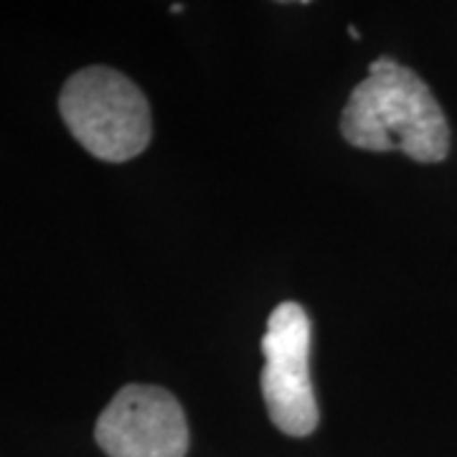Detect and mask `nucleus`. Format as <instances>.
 Listing matches in <instances>:
<instances>
[{
    "label": "nucleus",
    "mask_w": 457,
    "mask_h": 457,
    "mask_svg": "<svg viewBox=\"0 0 457 457\" xmlns=\"http://www.w3.org/2000/svg\"><path fill=\"white\" fill-rule=\"evenodd\" d=\"M345 143L371 153L399 150L417 163H440L450 153V125L440 102L411 69L378 56L351 92L341 114Z\"/></svg>",
    "instance_id": "f257e3e1"
},
{
    "label": "nucleus",
    "mask_w": 457,
    "mask_h": 457,
    "mask_svg": "<svg viewBox=\"0 0 457 457\" xmlns=\"http://www.w3.org/2000/svg\"><path fill=\"white\" fill-rule=\"evenodd\" d=\"M59 112L74 140L104 163L137 158L153 137L143 89L110 66H87L71 74L59 95Z\"/></svg>",
    "instance_id": "f03ea898"
},
{
    "label": "nucleus",
    "mask_w": 457,
    "mask_h": 457,
    "mask_svg": "<svg viewBox=\"0 0 457 457\" xmlns=\"http://www.w3.org/2000/svg\"><path fill=\"white\" fill-rule=\"evenodd\" d=\"M311 315L300 303L285 300L270 312L262 336V396L272 425L290 437H308L320 420L311 381Z\"/></svg>",
    "instance_id": "7ed1b4c3"
},
{
    "label": "nucleus",
    "mask_w": 457,
    "mask_h": 457,
    "mask_svg": "<svg viewBox=\"0 0 457 457\" xmlns=\"http://www.w3.org/2000/svg\"><path fill=\"white\" fill-rule=\"evenodd\" d=\"M95 440L107 457H186V411L168 389L128 384L102 409Z\"/></svg>",
    "instance_id": "20e7f679"
},
{
    "label": "nucleus",
    "mask_w": 457,
    "mask_h": 457,
    "mask_svg": "<svg viewBox=\"0 0 457 457\" xmlns=\"http://www.w3.org/2000/svg\"><path fill=\"white\" fill-rule=\"evenodd\" d=\"M348 36H351L353 41H359V38H361L359 29H356V26H348Z\"/></svg>",
    "instance_id": "39448f33"
},
{
    "label": "nucleus",
    "mask_w": 457,
    "mask_h": 457,
    "mask_svg": "<svg viewBox=\"0 0 457 457\" xmlns=\"http://www.w3.org/2000/svg\"><path fill=\"white\" fill-rule=\"evenodd\" d=\"M183 11V5L180 3H176V5H170V13H180Z\"/></svg>",
    "instance_id": "423d86ee"
}]
</instances>
